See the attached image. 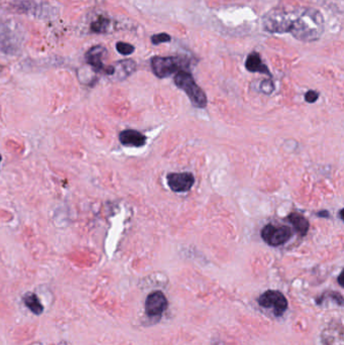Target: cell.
<instances>
[{
    "label": "cell",
    "instance_id": "1",
    "mask_svg": "<svg viewBox=\"0 0 344 345\" xmlns=\"http://www.w3.org/2000/svg\"><path fill=\"white\" fill-rule=\"evenodd\" d=\"M324 31V18L315 8H302L293 12L290 33L305 42L315 41Z\"/></svg>",
    "mask_w": 344,
    "mask_h": 345
},
{
    "label": "cell",
    "instance_id": "2",
    "mask_svg": "<svg viewBox=\"0 0 344 345\" xmlns=\"http://www.w3.org/2000/svg\"><path fill=\"white\" fill-rule=\"evenodd\" d=\"M174 82L178 88L187 94L195 107L205 108L207 106V97L204 91L196 84L190 73L184 70L179 71L174 78Z\"/></svg>",
    "mask_w": 344,
    "mask_h": 345
},
{
    "label": "cell",
    "instance_id": "3",
    "mask_svg": "<svg viewBox=\"0 0 344 345\" xmlns=\"http://www.w3.org/2000/svg\"><path fill=\"white\" fill-rule=\"evenodd\" d=\"M23 32L17 24L0 22V52L6 55H17L21 49Z\"/></svg>",
    "mask_w": 344,
    "mask_h": 345
},
{
    "label": "cell",
    "instance_id": "4",
    "mask_svg": "<svg viewBox=\"0 0 344 345\" xmlns=\"http://www.w3.org/2000/svg\"><path fill=\"white\" fill-rule=\"evenodd\" d=\"M293 12L282 8H275L269 11L263 18L266 30L273 33H286L291 31Z\"/></svg>",
    "mask_w": 344,
    "mask_h": 345
},
{
    "label": "cell",
    "instance_id": "5",
    "mask_svg": "<svg viewBox=\"0 0 344 345\" xmlns=\"http://www.w3.org/2000/svg\"><path fill=\"white\" fill-rule=\"evenodd\" d=\"M152 69L155 75L161 79L169 77L187 66L182 58L178 57H154L151 61Z\"/></svg>",
    "mask_w": 344,
    "mask_h": 345
},
{
    "label": "cell",
    "instance_id": "6",
    "mask_svg": "<svg viewBox=\"0 0 344 345\" xmlns=\"http://www.w3.org/2000/svg\"><path fill=\"white\" fill-rule=\"evenodd\" d=\"M259 304L266 309H273L276 316H282L288 309L286 297L279 291L270 290L262 294L259 298Z\"/></svg>",
    "mask_w": 344,
    "mask_h": 345
},
{
    "label": "cell",
    "instance_id": "7",
    "mask_svg": "<svg viewBox=\"0 0 344 345\" xmlns=\"http://www.w3.org/2000/svg\"><path fill=\"white\" fill-rule=\"evenodd\" d=\"M292 230L288 226H275L268 224L262 229V238L271 246H279L286 243L292 237Z\"/></svg>",
    "mask_w": 344,
    "mask_h": 345
},
{
    "label": "cell",
    "instance_id": "8",
    "mask_svg": "<svg viewBox=\"0 0 344 345\" xmlns=\"http://www.w3.org/2000/svg\"><path fill=\"white\" fill-rule=\"evenodd\" d=\"M167 182L174 192H188L193 187L195 178L191 172H171L167 175Z\"/></svg>",
    "mask_w": 344,
    "mask_h": 345
},
{
    "label": "cell",
    "instance_id": "9",
    "mask_svg": "<svg viewBox=\"0 0 344 345\" xmlns=\"http://www.w3.org/2000/svg\"><path fill=\"white\" fill-rule=\"evenodd\" d=\"M168 307L166 296L161 291L151 293L146 301V313L150 317L161 316Z\"/></svg>",
    "mask_w": 344,
    "mask_h": 345
},
{
    "label": "cell",
    "instance_id": "10",
    "mask_svg": "<svg viewBox=\"0 0 344 345\" xmlns=\"http://www.w3.org/2000/svg\"><path fill=\"white\" fill-rule=\"evenodd\" d=\"M106 53H107V51L101 46L93 47L86 54L87 64L90 65L95 72L105 73L106 67L103 64V58L106 55Z\"/></svg>",
    "mask_w": 344,
    "mask_h": 345
},
{
    "label": "cell",
    "instance_id": "11",
    "mask_svg": "<svg viewBox=\"0 0 344 345\" xmlns=\"http://www.w3.org/2000/svg\"><path fill=\"white\" fill-rule=\"evenodd\" d=\"M113 73L110 76L114 81H122L130 77L137 69L134 60H122L116 62L113 66Z\"/></svg>",
    "mask_w": 344,
    "mask_h": 345
},
{
    "label": "cell",
    "instance_id": "12",
    "mask_svg": "<svg viewBox=\"0 0 344 345\" xmlns=\"http://www.w3.org/2000/svg\"><path fill=\"white\" fill-rule=\"evenodd\" d=\"M119 141L126 147H144L147 143V137L138 131L126 130L119 134Z\"/></svg>",
    "mask_w": 344,
    "mask_h": 345
},
{
    "label": "cell",
    "instance_id": "13",
    "mask_svg": "<svg viewBox=\"0 0 344 345\" xmlns=\"http://www.w3.org/2000/svg\"><path fill=\"white\" fill-rule=\"evenodd\" d=\"M245 68L249 71V72H252V73H262V74H267L268 76H272L270 70L268 69V67L263 64L262 62V59H261V56L253 52L251 54L248 55V57L246 58V61H245Z\"/></svg>",
    "mask_w": 344,
    "mask_h": 345
},
{
    "label": "cell",
    "instance_id": "14",
    "mask_svg": "<svg viewBox=\"0 0 344 345\" xmlns=\"http://www.w3.org/2000/svg\"><path fill=\"white\" fill-rule=\"evenodd\" d=\"M288 219L294 226V229L297 231V233L301 236H305L308 233L309 230V222L308 220L298 213H292L288 216Z\"/></svg>",
    "mask_w": 344,
    "mask_h": 345
},
{
    "label": "cell",
    "instance_id": "15",
    "mask_svg": "<svg viewBox=\"0 0 344 345\" xmlns=\"http://www.w3.org/2000/svg\"><path fill=\"white\" fill-rule=\"evenodd\" d=\"M22 301L25 306L35 315H40L44 312V307L39 302L37 296L33 293H27L22 297Z\"/></svg>",
    "mask_w": 344,
    "mask_h": 345
},
{
    "label": "cell",
    "instance_id": "16",
    "mask_svg": "<svg viewBox=\"0 0 344 345\" xmlns=\"http://www.w3.org/2000/svg\"><path fill=\"white\" fill-rule=\"evenodd\" d=\"M109 24H110V21L108 18L99 16L95 21L92 22L91 30L96 33H104L108 29Z\"/></svg>",
    "mask_w": 344,
    "mask_h": 345
},
{
    "label": "cell",
    "instance_id": "17",
    "mask_svg": "<svg viewBox=\"0 0 344 345\" xmlns=\"http://www.w3.org/2000/svg\"><path fill=\"white\" fill-rule=\"evenodd\" d=\"M116 50L118 51L119 54L127 56V55H132L135 52V47L127 42L119 41L116 44Z\"/></svg>",
    "mask_w": 344,
    "mask_h": 345
},
{
    "label": "cell",
    "instance_id": "18",
    "mask_svg": "<svg viewBox=\"0 0 344 345\" xmlns=\"http://www.w3.org/2000/svg\"><path fill=\"white\" fill-rule=\"evenodd\" d=\"M171 40V36L165 32L162 33H158V34H154L152 36V42L154 45H160L163 42H167Z\"/></svg>",
    "mask_w": 344,
    "mask_h": 345
},
{
    "label": "cell",
    "instance_id": "19",
    "mask_svg": "<svg viewBox=\"0 0 344 345\" xmlns=\"http://www.w3.org/2000/svg\"><path fill=\"white\" fill-rule=\"evenodd\" d=\"M261 90L266 94H272L275 90V85L272 80H264L261 84Z\"/></svg>",
    "mask_w": 344,
    "mask_h": 345
},
{
    "label": "cell",
    "instance_id": "20",
    "mask_svg": "<svg viewBox=\"0 0 344 345\" xmlns=\"http://www.w3.org/2000/svg\"><path fill=\"white\" fill-rule=\"evenodd\" d=\"M318 98H319V93L316 91H313V90L308 91L305 95V99L308 103H314L317 101Z\"/></svg>",
    "mask_w": 344,
    "mask_h": 345
},
{
    "label": "cell",
    "instance_id": "21",
    "mask_svg": "<svg viewBox=\"0 0 344 345\" xmlns=\"http://www.w3.org/2000/svg\"><path fill=\"white\" fill-rule=\"evenodd\" d=\"M318 216H321V217H328V216H329V214H328V212H326V211H323V212H319Z\"/></svg>",
    "mask_w": 344,
    "mask_h": 345
},
{
    "label": "cell",
    "instance_id": "22",
    "mask_svg": "<svg viewBox=\"0 0 344 345\" xmlns=\"http://www.w3.org/2000/svg\"><path fill=\"white\" fill-rule=\"evenodd\" d=\"M1 160H2V157H1V155H0V162H1Z\"/></svg>",
    "mask_w": 344,
    "mask_h": 345
}]
</instances>
